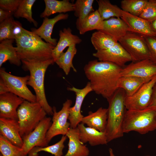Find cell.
<instances>
[{
  "label": "cell",
  "instance_id": "cell-1",
  "mask_svg": "<svg viewBox=\"0 0 156 156\" xmlns=\"http://www.w3.org/2000/svg\"><path fill=\"white\" fill-rule=\"evenodd\" d=\"M122 68L112 62L95 60L89 61L83 69L92 91L108 101L118 88Z\"/></svg>",
  "mask_w": 156,
  "mask_h": 156
},
{
  "label": "cell",
  "instance_id": "cell-2",
  "mask_svg": "<svg viewBox=\"0 0 156 156\" xmlns=\"http://www.w3.org/2000/svg\"><path fill=\"white\" fill-rule=\"evenodd\" d=\"M17 53L21 60L44 61L53 58L55 46L45 42L38 35L24 29L23 34L15 40Z\"/></svg>",
  "mask_w": 156,
  "mask_h": 156
},
{
  "label": "cell",
  "instance_id": "cell-3",
  "mask_svg": "<svg viewBox=\"0 0 156 156\" xmlns=\"http://www.w3.org/2000/svg\"><path fill=\"white\" fill-rule=\"evenodd\" d=\"M24 70L29 71L30 75L27 85L31 86L35 93L36 102L47 114L53 115V107L48 103L45 94L44 78L48 67L55 62L53 58L44 61L21 60Z\"/></svg>",
  "mask_w": 156,
  "mask_h": 156
},
{
  "label": "cell",
  "instance_id": "cell-4",
  "mask_svg": "<svg viewBox=\"0 0 156 156\" xmlns=\"http://www.w3.org/2000/svg\"><path fill=\"white\" fill-rule=\"evenodd\" d=\"M126 92L118 88L107 101L108 117L105 133L108 142L122 137V125L126 108L124 104Z\"/></svg>",
  "mask_w": 156,
  "mask_h": 156
},
{
  "label": "cell",
  "instance_id": "cell-5",
  "mask_svg": "<svg viewBox=\"0 0 156 156\" xmlns=\"http://www.w3.org/2000/svg\"><path fill=\"white\" fill-rule=\"evenodd\" d=\"M124 133L135 131L145 134L156 129V108L141 110H126L122 125Z\"/></svg>",
  "mask_w": 156,
  "mask_h": 156
},
{
  "label": "cell",
  "instance_id": "cell-6",
  "mask_svg": "<svg viewBox=\"0 0 156 156\" xmlns=\"http://www.w3.org/2000/svg\"><path fill=\"white\" fill-rule=\"evenodd\" d=\"M17 113L22 137L32 131L47 114L39 103L25 100L18 107Z\"/></svg>",
  "mask_w": 156,
  "mask_h": 156
},
{
  "label": "cell",
  "instance_id": "cell-7",
  "mask_svg": "<svg viewBox=\"0 0 156 156\" xmlns=\"http://www.w3.org/2000/svg\"><path fill=\"white\" fill-rule=\"evenodd\" d=\"M118 41L131 56L132 62L146 59L153 61L150 52L142 35L128 31Z\"/></svg>",
  "mask_w": 156,
  "mask_h": 156
},
{
  "label": "cell",
  "instance_id": "cell-8",
  "mask_svg": "<svg viewBox=\"0 0 156 156\" xmlns=\"http://www.w3.org/2000/svg\"><path fill=\"white\" fill-rule=\"evenodd\" d=\"M51 120L50 117L46 116L32 131L22 137L23 144L21 148V153L22 156H26L35 147L48 146L46 137L52 124Z\"/></svg>",
  "mask_w": 156,
  "mask_h": 156
},
{
  "label": "cell",
  "instance_id": "cell-9",
  "mask_svg": "<svg viewBox=\"0 0 156 156\" xmlns=\"http://www.w3.org/2000/svg\"><path fill=\"white\" fill-rule=\"evenodd\" d=\"M0 77L7 87L9 92L30 102H36V95L27 87L29 75L16 76L7 72L4 68L0 69Z\"/></svg>",
  "mask_w": 156,
  "mask_h": 156
},
{
  "label": "cell",
  "instance_id": "cell-10",
  "mask_svg": "<svg viewBox=\"0 0 156 156\" xmlns=\"http://www.w3.org/2000/svg\"><path fill=\"white\" fill-rule=\"evenodd\" d=\"M72 103L71 100L67 99L63 103L62 109L59 112H57L55 107H53L52 122L46 137V142L48 144L55 136L59 135H66L67 133L70 128V123L67 120Z\"/></svg>",
  "mask_w": 156,
  "mask_h": 156
},
{
  "label": "cell",
  "instance_id": "cell-11",
  "mask_svg": "<svg viewBox=\"0 0 156 156\" xmlns=\"http://www.w3.org/2000/svg\"><path fill=\"white\" fill-rule=\"evenodd\" d=\"M156 83V76L144 84L133 95L125 96L124 104L127 110H141L149 105L153 87Z\"/></svg>",
  "mask_w": 156,
  "mask_h": 156
},
{
  "label": "cell",
  "instance_id": "cell-12",
  "mask_svg": "<svg viewBox=\"0 0 156 156\" xmlns=\"http://www.w3.org/2000/svg\"><path fill=\"white\" fill-rule=\"evenodd\" d=\"M121 75L136 77L148 82L156 76V64L149 59L132 62L122 68Z\"/></svg>",
  "mask_w": 156,
  "mask_h": 156
},
{
  "label": "cell",
  "instance_id": "cell-13",
  "mask_svg": "<svg viewBox=\"0 0 156 156\" xmlns=\"http://www.w3.org/2000/svg\"><path fill=\"white\" fill-rule=\"evenodd\" d=\"M92 55L99 61L112 62L122 68L126 63L132 61L131 56L118 42L108 49L96 51Z\"/></svg>",
  "mask_w": 156,
  "mask_h": 156
},
{
  "label": "cell",
  "instance_id": "cell-14",
  "mask_svg": "<svg viewBox=\"0 0 156 156\" xmlns=\"http://www.w3.org/2000/svg\"><path fill=\"white\" fill-rule=\"evenodd\" d=\"M67 90L74 92L76 95L75 104L73 106L70 108L68 118L70 127L74 128L77 127L78 125L81 123L84 117L81 113V107L83 100L86 96L93 91L89 82L82 89L72 87H68Z\"/></svg>",
  "mask_w": 156,
  "mask_h": 156
},
{
  "label": "cell",
  "instance_id": "cell-15",
  "mask_svg": "<svg viewBox=\"0 0 156 156\" xmlns=\"http://www.w3.org/2000/svg\"><path fill=\"white\" fill-rule=\"evenodd\" d=\"M24 100L10 92L0 95V118L18 120L17 109Z\"/></svg>",
  "mask_w": 156,
  "mask_h": 156
},
{
  "label": "cell",
  "instance_id": "cell-16",
  "mask_svg": "<svg viewBox=\"0 0 156 156\" xmlns=\"http://www.w3.org/2000/svg\"><path fill=\"white\" fill-rule=\"evenodd\" d=\"M0 135L14 145L22 147L23 140L20 133L18 120L0 118Z\"/></svg>",
  "mask_w": 156,
  "mask_h": 156
},
{
  "label": "cell",
  "instance_id": "cell-17",
  "mask_svg": "<svg viewBox=\"0 0 156 156\" xmlns=\"http://www.w3.org/2000/svg\"><path fill=\"white\" fill-rule=\"evenodd\" d=\"M121 18L127 24L128 31L143 36H155L150 23L147 20L123 10Z\"/></svg>",
  "mask_w": 156,
  "mask_h": 156
},
{
  "label": "cell",
  "instance_id": "cell-18",
  "mask_svg": "<svg viewBox=\"0 0 156 156\" xmlns=\"http://www.w3.org/2000/svg\"><path fill=\"white\" fill-rule=\"evenodd\" d=\"M68 16V14L60 13L52 18L45 17L40 26L37 29H32L31 31L44 39L47 42L55 47L57 43V39L51 37L53 27L58 21L67 19Z\"/></svg>",
  "mask_w": 156,
  "mask_h": 156
},
{
  "label": "cell",
  "instance_id": "cell-19",
  "mask_svg": "<svg viewBox=\"0 0 156 156\" xmlns=\"http://www.w3.org/2000/svg\"><path fill=\"white\" fill-rule=\"evenodd\" d=\"M69 139L68 149L63 156H88L89 150L81 141L77 127L70 128L66 135Z\"/></svg>",
  "mask_w": 156,
  "mask_h": 156
},
{
  "label": "cell",
  "instance_id": "cell-20",
  "mask_svg": "<svg viewBox=\"0 0 156 156\" xmlns=\"http://www.w3.org/2000/svg\"><path fill=\"white\" fill-rule=\"evenodd\" d=\"M59 35V40L52 51V58L55 62L66 47L72 44H80L82 41L78 36L72 34L70 27L60 30Z\"/></svg>",
  "mask_w": 156,
  "mask_h": 156
},
{
  "label": "cell",
  "instance_id": "cell-21",
  "mask_svg": "<svg viewBox=\"0 0 156 156\" xmlns=\"http://www.w3.org/2000/svg\"><path fill=\"white\" fill-rule=\"evenodd\" d=\"M77 127L79 131L80 140L83 143L88 142L90 146H94L106 144L108 143L105 132L86 127L81 123L78 125Z\"/></svg>",
  "mask_w": 156,
  "mask_h": 156
},
{
  "label": "cell",
  "instance_id": "cell-22",
  "mask_svg": "<svg viewBox=\"0 0 156 156\" xmlns=\"http://www.w3.org/2000/svg\"><path fill=\"white\" fill-rule=\"evenodd\" d=\"M107 117L108 108L101 107L94 112H89L88 115L83 118L81 123L88 127L105 132Z\"/></svg>",
  "mask_w": 156,
  "mask_h": 156
},
{
  "label": "cell",
  "instance_id": "cell-23",
  "mask_svg": "<svg viewBox=\"0 0 156 156\" xmlns=\"http://www.w3.org/2000/svg\"><path fill=\"white\" fill-rule=\"evenodd\" d=\"M103 21L97 10L90 13L82 20H77L76 25L79 34L82 35L94 30H102L103 29Z\"/></svg>",
  "mask_w": 156,
  "mask_h": 156
},
{
  "label": "cell",
  "instance_id": "cell-24",
  "mask_svg": "<svg viewBox=\"0 0 156 156\" xmlns=\"http://www.w3.org/2000/svg\"><path fill=\"white\" fill-rule=\"evenodd\" d=\"M103 31L118 40L128 31V27L120 18L112 17L104 21Z\"/></svg>",
  "mask_w": 156,
  "mask_h": 156
},
{
  "label": "cell",
  "instance_id": "cell-25",
  "mask_svg": "<svg viewBox=\"0 0 156 156\" xmlns=\"http://www.w3.org/2000/svg\"><path fill=\"white\" fill-rule=\"evenodd\" d=\"M15 40L6 39L1 42L0 43V67L8 61L12 64L17 66H20L22 63L19 57L15 47L13 45Z\"/></svg>",
  "mask_w": 156,
  "mask_h": 156
},
{
  "label": "cell",
  "instance_id": "cell-26",
  "mask_svg": "<svg viewBox=\"0 0 156 156\" xmlns=\"http://www.w3.org/2000/svg\"><path fill=\"white\" fill-rule=\"evenodd\" d=\"M45 8L40 15L41 18H44L57 13H62L74 11V3L68 0H44Z\"/></svg>",
  "mask_w": 156,
  "mask_h": 156
},
{
  "label": "cell",
  "instance_id": "cell-27",
  "mask_svg": "<svg viewBox=\"0 0 156 156\" xmlns=\"http://www.w3.org/2000/svg\"><path fill=\"white\" fill-rule=\"evenodd\" d=\"M90 40L96 51L106 49L116 45L118 41L114 38L101 30L93 33Z\"/></svg>",
  "mask_w": 156,
  "mask_h": 156
},
{
  "label": "cell",
  "instance_id": "cell-28",
  "mask_svg": "<svg viewBox=\"0 0 156 156\" xmlns=\"http://www.w3.org/2000/svg\"><path fill=\"white\" fill-rule=\"evenodd\" d=\"M147 82L144 79L136 77L121 76L119 79L118 88L125 90L126 96H130L134 94L144 84Z\"/></svg>",
  "mask_w": 156,
  "mask_h": 156
},
{
  "label": "cell",
  "instance_id": "cell-29",
  "mask_svg": "<svg viewBox=\"0 0 156 156\" xmlns=\"http://www.w3.org/2000/svg\"><path fill=\"white\" fill-rule=\"evenodd\" d=\"M76 45L72 44L68 47L66 51L62 53L55 62L66 75L69 74L71 68L74 72L77 71L73 63V58L77 51Z\"/></svg>",
  "mask_w": 156,
  "mask_h": 156
},
{
  "label": "cell",
  "instance_id": "cell-30",
  "mask_svg": "<svg viewBox=\"0 0 156 156\" xmlns=\"http://www.w3.org/2000/svg\"><path fill=\"white\" fill-rule=\"evenodd\" d=\"M97 10L103 20L112 17L120 18L122 10L116 5L112 4L108 0H97Z\"/></svg>",
  "mask_w": 156,
  "mask_h": 156
},
{
  "label": "cell",
  "instance_id": "cell-31",
  "mask_svg": "<svg viewBox=\"0 0 156 156\" xmlns=\"http://www.w3.org/2000/svg\"><path fill=\"white\" fill-rule=\"evenodd\" d=\"M67 138L66 135H62L60 140L53 145L43 147H35L29 152L28 156H38V153L41 151L50 153L54 156H62L64 143Z\"/></svg>",
  "mask_w": 156,
  "mask_h": 156
},
{
  "label": "cell",
  "instance_id": "cell-32",
  "mask_svg": "<svg viewBox=\"0 0 156 156\" xmlns=\"http://www.w3.org/2000/svg\"><path fill=\"white\" fill-rule=\"evenodd\" d=\"M148 1L147 0H123L121 2V7L123 11L139 16Z\"/></svg>",
  "mask_w": 156,
  "mask_h": 156
},
{
  "label": "cell",
  "instance_id": "cell-33",
  "mask_svg": "<svg viewBox=\"0 0 156 156\" xmlns=\"http://www.w3.org/2000/svg\"><path fill=\"white\" fill-rule=\"evenodd\" d=\"M36 1V0H22L17 10L14 13V16L17 18H24L37 27L38 23L33 18L32 12V7Z\"/></svg>",
  "mask_w": 156,
  "mask_h": 156
},
{
  "label": "cell",
  "instance_id": "cell-34",
  "mask_svg": "<svg viewBox=\"0 0 156 156\" xmlns=\"http://www.w3.org/2000/svg\"><path fill=\"white\" fill-rule=\"evenodd\" d=\"M94 0H77L74 3V14L77 20H82L95 10L93 7Z\"/></svg>",
  "mask_w": 156,
  "mask_h": 156
},
{
  "label": "cell",
  "instance_id": "cell-35",
  "mask_svg": "<svg viewBox=\"0 0 156 156\" xmlns=\"http://www.w3.org/2000/svg\"><path fill=\"white\" fill-rule=\"evenodd\" d=\"M0 151L2 156H22L21 148L14 145L0 135Z\"/></svg>",
  "mask_w": 156,
  "mask_h": 156
},
{
  "label": "cell",
  "instance_id": "cell-36",
  "mask_svg": "<svg viewBox=\"0 0 156 156\" xmlns=\"http://www.w3.org/2000/svg\"><path fill=\"white\" fill-rule=\"evenodd\" d=\"M139 17L150 22L156 18V0H149Z\"/></svg>",
  "mask_w": 156,
  "mask_h": 156
},
{
  "label": "cell",
  "instance_id": "cell-37",
  "mask_svg": "<svg viewBox=\"0 0 156 156\" xmlns=\"http://www.w3.org/2000/svg\"><path fill=\"white\" fill-rule=\"evenodd\" d=\"M14 20L12 16L0 23V42L6 39H12L11 31Z\"/></svg>",
  "mask_w": 156,
  "mask_h": 156
},
{
  "label": "cell",
  "instance_id": "cell-38",
  "mask_svg": "<svg viewBox=\"0 0 156 156\" xmlns=\"http://www.w3.org/2000/svg\"><path fill=\"white\" fill-rule=\"evenodd\" d=\"M22 0H0V8L14 13L17 10Z\"/></svg>",
  "mask_w": 156,
  "mask_h": 156
},
{
  "label": "cell",
  "instance_id": "cell-39",
  "mask_svg": "<svg viewBox=\"0 0 156 156\" xmlns=\"http://www.w3.org/2000/svg\"><path fill=\"white\" fill-rule=\"evenodd\" d=\"M143 36L150 52L153 61L156 64V37Z\"/></svg>",
  "mask_w": 156,
  "mask_h": 156
},
{
  "label": "cell",
  "instance_id": "cell-40",
  "mask_svg": "<svg viewBox=\"0 0 156 156\" xmlns=\"http://www.w3.org/2000/svg\"><path fill=\"white\" fill-rule=\"evenodd\" d=\"M22 25L19 21H14L11 31V39L15 40L20 36L23 32Z\"/></svg>",
  "mask_w": 156,
  "mask_h": 156
},
{
  "label": "cell",
  "instance_id": "cell-41",
  "mask_svg": "<svg viewBox=\"0 0 156 156\" xmlns=\"http://www.w3.org/2000/svg\"><path fill=\"white\" fill-rule=\"evenodd\" d=\"M13 13L0 8V23L12 16Z\"/></svg>",
  "mask_w": 156,
  "mask_h": 156
},
{
  "label": "cell",
  "instance_id": "cell-42",
  "mask_svg": "<svg viewBox=\"0 0 156 156\" xmlns=\"http://www.w3.org/2000/svg\"><path fill=\"white\" fill-rule=\"evenodd\" d=\"M149 107L156 108V83L153 88L152 97Z\"/></svg>",
  "mask_w": 156,
  "mask_h": 156
},
{
  "label": "cell",
  "instance_id": "cell-43",
  "mask_svg": "<svg viewBox=\"0 0 156 156\" xmlns=\"http://www.w3.org/2000/svg\"><path fill=\"white\" fill-rule=\"evenodd\" d=\"M9 92L8 89L5 83L0 78V95Z\"/></svg>",
  "mask_w": 156,
  "mask_h": 156
},
{
  "label": "cell",
  "instance_id": "cell-44",
  "mask_svg": "<svg viewBox=\"0 0 156 156\" xmlns=\"http://www.w3.org/2000/svg\"><path fill=\"white\" fill-rule=\"evenodd\" d=\"M150 23L152 30L155 36L156 37V18Z\"/></svg>",
  "mask_w": 156,
  "mask_h": 156
},
{
  "label": "cell",
  "instance_id": "cell-45",
  "mask_svg": "<svg viewBox=\"0 0 156 156\" xmlns=\"http://www.w3.org/2000/svg\"><path fill=\"white\" fill-rule=\"evenodd\" d=\"M109 156H115L113 150L112 148H109Z\"/></svg>",
  "mask_w": 156,
  "mask_h": 156
},
{
  "label": "cell",
  "instance_id": "cell-46",
  "mask_svg": "<svg viewBox=\"0 0 156 156\" xmlns=\"http://www.w3.org/2000/svg\"><path fill=\"white\" fill-rule=\"evenodd\" d=\"M146 156H150V155H146Z\"/></svg>",
  "mask_w": 156,
  "mask_h": 156
}]
</instances>
